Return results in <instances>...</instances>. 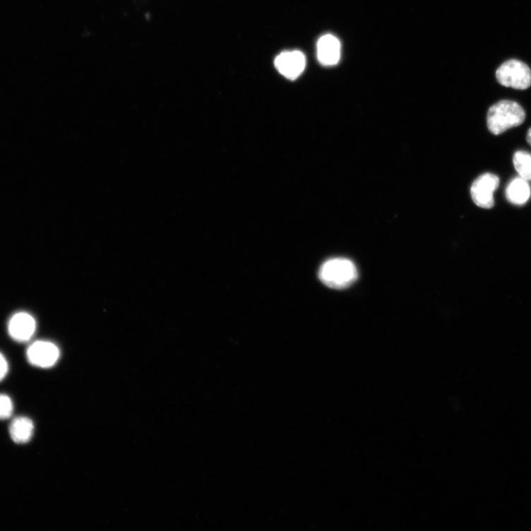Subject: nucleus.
Masks as SVG:
<instances>
[{
  "label": "nucleus",
  "instance_id": "nucleus-1",
  "mask_svg": "<svg viewBox=\"0 0 531 531\" xmlns=\"http://www.w3.org/2000/svg\"><path fill=\"white\" fill-rule=\"evenodd\" d=\"M525 112L517 102L504 100L493 105L487 114V126L493 135L502 134L524 123Z\"/></svg>",
  "mask_w": 531,
  "mask_h": 531
},
{
  "label": "nucleus",
  "instance_id": "nucleus-2",
  "mask_svg": "<svg viewBox=\"0 0 531 531\" xmlns=\"http://www.w3.org/2000/svg\"><path fill=\"white\" fill-rule=\"evenodd\" d=\"M319 278L327 287L342 290L354 283L358 278V271L352 261L336 258L326 261L321 266Z\"/></svg>",
  "mask_w": 531,
  "mask_h": 531
},
{
  "label": "nucleus",
  "instance_id": "nucleus-3",
  "mask_svg": "<svg viewBox=\"0 0 531 531\" xmlns=\"http://www.w3.org/2000/svg\"><path fill=\"white\" fill-rule=\"evenodd\" d=\"M496 77L504 87L516 90H526L531 86V71L525 63L512 59L503 64L497 69Z\"/></svg>",
  "mask_w": 531,
  "mask_h": 531
},
{
  "label": "nucleus",
  "instance_id": "nucleus-4",
  "mask_svg": "<svg viewBox=\"0 0 531 531\" xmlns=\"http://www.w3.org/2000/svg\"><path fill=\"white\" fill-rule=\"evenodd\" d=\"M499 186L500 179L495 174L487 173L479 176L471 188L472 201L479 208H492L494 205V193Z\"/></svg>",
  "mask_w": 531,
  "mask_h": 531
},
{
  "label": "nucleus",
  "instance_id": "nucleus-5",
  "mask_svg": "<svg viewBox=\"0 0 531 531\" xmlns=\"http://www.w3.org/2000/svg\"><path fill=\"white\" fill-rule=\"evenodd\" d=\"M59 347L48 341L38 340L31 343L27 350L26 357L28 362L41 369L53 367L59 358Z\"/></svg>",
  "mask_w": 531,
  "mask_h": 531
},
{
  "label": "nucleus",
  "instance_id": "nucleus-6",
  "mask_svg": "<svg viewBox=\"0 0 531 531\" xmlns=\"http://www.w3.org/2000/svg\"><path fill=\"white\" fill-rule=\"evenodd\" d=\"M36 329L35 318L25 311L14 314L8 323L9 336L18 342H28L35 335Z\"/></svg>",
  "mask_w": 531,
  "mask_h": 531
},
{
  "label": "nucleus",
  "instance_id": "nucleus-7",
  "mask_svg": "<svg viewBox=\"0 0 531 531\" xmlns=\"http://www.w3.org/2000/svg\"><path fill=\"white\" fill-rule=\"evenodd\" d=\"M306 59L301 52H285L278 55L275 60L278 71L290 80H295L305 70Z\"/></svg>",
  "mask_w": 531,
  "mask_h": 531
},
{
  "label": "nucleus",
  "instance_id": "nucleus-8",
  "mask_svg": "<svg viewBox=\"0 0 531 531\" xmlns=\"http://www.w3.org/2000/svg\"><path fill=\"white\" fill-rule=\"evenodd\" d=\"M317 49L318 60L324 66H334L340 60L341 44L333 35L323 36L318 42Z\"/></svg>",
  "mask_w": 531,
  "mask_h": 531
},
{
  "label": "nucleus",
  "instance_id": "nucleus-9",
  "mask_svg": "<svg viewBox=\"0 0 531 531\" xmlns=\"http://www.w3.org/2000/svg\"><path fill=\"white\" fill-rule=\"evenodd\" d=\"M508 201L513 205H524L531 196V188L529 181L521 178L513 179L506 190Z\"/></svg>",
  "mask_w": 531,
  "mask_h": 531
},
{
  "label": "nucleus",
  "instance_id": "nucleus-10",
  "mask_svg": "<svg viewBox=\"0 0 531 531\" xmlns=\"http://www.w3.org/2000/svg\"><path fill=\"white\" fill-rule=\"evenodd\" d=\"M35 433V424L27 417L14 419L9 427L11 439L16 443L24 444L30 441Z\"/></svg>",
  "mask_w": 531,
  "mask_h": 531
},
{
  "label": "nucleus",
  "instance_id": "nucleus-11",
  "mask_svg": "<svg viewBox=\"0 0 531 531\" xmlns=\"http://www.w3.org/2000/svg\"><path fill=\"white\" fill-rule=\"evenodd\" d=\"M513 162L519 177L527 181H530L531 154L525 151H518L514 154Z\"/></svg>",
  "mask_w": 531,
  "mask_h": 531
},
{
  "label": "nucleus",
  "instance_id": "nucleus-12",
  "mask_svg": "<svg viewBox=\"0 0 531 531\" xmlns=\"http://www.w3.org/2000/svg\"><path fill=\"white\" fill-rule=\"evenodd\" d=\"M13 412L11 398L5 394H0V420L9 419Z\"/></svg>",
  "mask_w": 531,
  "mask_h": 531
},
{
  "label": "nucleus",
  "instance_id": "nucleus-13",
  "mask_svg": "<svg viewBox=\"0 0 531 531\" xmlns=\"http://www.w3.org/2000/svg\"><path fill=\"white\" fill-rule=\"evenodd\" d=\"M9 370V365L6 358L0 353V381H3L7 376Z\"/></svg>",
  "mask_w": 531,
  "mask_h": 531
},
{
  "label": "nucleus",
  "instance_id": "nucleus-14",
  "mask_svg": "<svg viewBox=\"0 0 531 531\" xmlns=\"http://www.w3.org/2000/svg\"><path fill=\"white\" fill-rule=\"evenodd\" d=\"M527 141L531 146V128L528 130L527 134Z\"/></svg>",
  "mask_w": 531,
  "mask_h": 531
}]
</instances>
